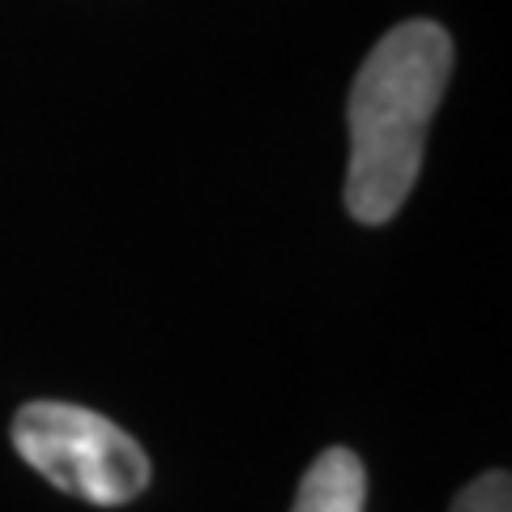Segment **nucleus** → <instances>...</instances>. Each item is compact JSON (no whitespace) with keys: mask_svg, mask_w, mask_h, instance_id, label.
Instances as JSON below:
<instances>
[{"mask_svg":"<svg viewBox=\"0 0 512 512\" xmlns=\"http://www.w3.org/2000/svg\"><path fill=\"white\" fill-rule=\"evenodd\" d=\"M448 73H453V39L427 18L393 26L359 64L346 107L350 218L380 227L406 205L419 180L427 128L444 99Z\"/></svg>","mask_w":512,"mask_h":512,"instance_id":"1","label":"nucleus"},{"mask_svg":"<svg viewBox=\"0 0 512 512\" xmlns=\"http://www.w3.org/2000/svg\"><path fill=\"white\" fill-rule=\"evenodd\" d=\"M13 448L52 487L99 508L137 500L150 483V457L124 427L73 402H26L13 414Z\"/></svg>","mask_w":512,"mask_h":512,"instance_id":"2","label":"nucleus"},{"mask_svg":"<svg viewBox=\"0 0 512 512\" xmlns=\"http://www.w3.org/2000/svg\"><path fill=\"white\" fill-rule=\"evenodd\" d=\"M367 470L350 448H325L299 483L291 512H363Z\"/></svg>","mask_w":512,"mask_h":512,"instance_id":"3","label":"nucleus"},{"mask_svg":"<svg viewBox=\"0 0 512 512\" xmlns=\"http://www.w3.org/2000/svg\"><path fill=\"white\" fill-rule=\"evenodd\" d=\"M453 512H512V483L504 470H487L453 500Z\"/></svg>","mask_w":512,"mask_h":512,"instance_id":"4","label":"nucleus"}]
</instances>
